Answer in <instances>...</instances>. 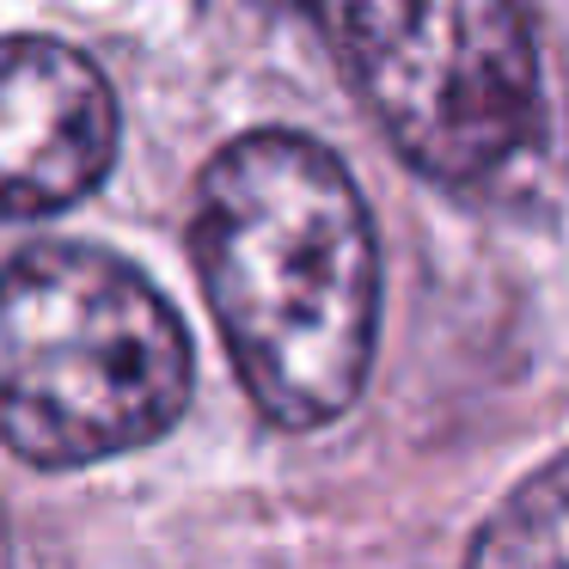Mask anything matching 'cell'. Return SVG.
<instances>
[{"instance_id":"3","label":"cell","mask_w":569,"mask_h":569,"mask_svg":"<svg viewBox=\"0 0 569 569\" xmlns=\"http://www.w3.org/2000/svg\"><path fill=\"white\" fill-rule=\"evenodd\" d=\"M356 87L392 148L478 184L539 141V50L520 0H343Z\"/></svg>"},{"instance_id":"5","label":"cell","mask_w":569,"mask_h":569,"mask_svg":"<svg viewBox=\"0 0 569 569\" xmlns=\"http://www.w3.org/2000/svg\"><path fill=\"white\" fill-rule=\"evenodd\" d=\"M466 569H569V453L532 471L483 520Z\"/></svg>"},{"instance_id":"4","label":"cell","mask_w":569,"mask_h":569,"mask_svg":"<svg viewBox=\"0 0 569 569\" xmlns=\"http://www.w3.org/2000/svg\"><path fill=\"white\" fill-rule=\"evenodd\" d=\"M117 160V99L80 50L0 38V221L80 202Z\"/></svg>"},{"instance_id":"2","label":"cell","mask_w":569,"mask_h":569,"mask_svg":"<svg viewBox=\"0 0 569 569\" xmlns=\"http://www.w3.org/2000/svg\"><path fill=\"white\" fill-rule=\"evenodd\" d=\"M190 405V337L160 288L99 246H31L0 270V441L31 466H99Z\"/></svg>"},{"instance_id":"1","label":"cell","mask_w":569,"mask_h":569,"mask_svg":"<svg viewBox=\"0 0 569 569\" xmlns=\"http://www.w3.org/2000/svg\"><path fill=\"white\" fill-rule=\"evenodd\" d=\"M190 251L251 405L276 429H325L356 405L380 325V251L331 148L258 129L214 153Z\"/></svg>"},{"instance_id":"6","label":"cell","mask_w":569,"mask_h":569,"mask_svg":"<svg viewBox=\"0 0 569 569\" xmlns=\"http://www.w3.org/2000/svg\"><path fill=\"white\" fill-rule=\"evenodd\" d=\"M288 7H307V0H288Z\"/></svg>"}]
</instances>
